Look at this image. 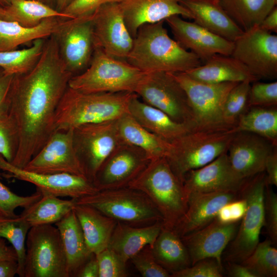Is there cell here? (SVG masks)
I'll list each match as a JSON object with an SVG mask.
<instances>
[{
  "mask_svg": "<svg viewBox=\"0 0 277 277\" xmlns=\"http://www.w3.org/2000/svg\"><path fill=\"white\" fill-rule=\"evenodd\" d=\"M72 76L61 60L52 35L46 39L35 66L14 75L6 99L19 135L12 165L24 168L54 131L55 112Z\"/></svg>",
  "mask_w": 277,
  "mask_h": 277,
  "instance_id": "6da1fadb",
  "label": "cell"
},
{
  "mask_svg": "<svg viewBox=\"0 0 277 277\" xmlns=\"http://www.w3.org/2000/svg\"><path fill=\"white\" fill-rule=\"evenodd\" d=\"M201 61L170 37L164 21L140 27L126 60L145 73L186 72L200 66Z\"/></svg>",
  "mask_w": 277,
  "mask_h": 277,
  "instance_id": "7a4b0ae2",
  "label": "cell"
},
{
  "mask_svg": "<svg viewBox=\"0 0 277 277\" xmlns=\"http://www.w3.org/2000/svg\"><path fill=\"white\" fill-rule=\"evenodd\" d=\"M135 93H83L69 86L55 112L54 131L78 126L117 120L129 113L130 101Z\"/></svg>",
  "mask_w": 277,
  "mask_h": 277,
  "instance_id": "3957f363",
  "label": "cell"
},
{
  "mask_svg": "<svg viewBox=\"0 0 277 277\" xmlns=\"http://www.w3.org/2000/svg\"><path fill=\"white\" fill-rule=\"evenodd\" d=\"M128 187L148 197L161 214L164 227L173 229L187 210L188 199L183 183L165 157L150 160Z\"/></svg>",
  "mask_w": 277,
  "mask_h": 277,
  "instance_id": "277c9868",
  "label": "cell"
},
{
  "mask_svg": "<svg viewBox=\"0 0 277 277\" xmlns=\"http://www.w3.org/2000/svg\"><path fill=\"white\" fill-rule=\"evenodd\" d=\"M145 74L126 61L111 57L94 47L88 67L72 76L68 86L87 93H135Z\"/></svg>",
  "mask_w": 277,
  "mask_h": 277,
  "instance_id": "5b68a950",
  "label": "cell"
},
{
  "mask_svg": "<svg viewBox=\"0 0 277 277\" xmlns=\"http://www.w3.org/2000/svg\"><path fill=\"white\" fill-rule=\"evenodd\" d=\"M76 204L91 206L117 222L143 226L162 221L152 203L141 191L129 187L98 190L73 199Z\"/></svg>",
  "mask_w": 277,
  "mask_h": 277,
  "instance_id": "8992f818",
  "label": "cell"
},
{
  "mask_svg": "<svg viewBox=\"0 0 277 277\" xmlns=\"http://www.w3.org/2000/svg\"><path fill=\"white\" fill-rule=\"evenodd\" d=\"M234 133L231 130H192L170 142L166 159L182 183L187 173L208 164L227 151Z\"/></svg>",
  "mask_w": 277,
  "mask_h": 277,
  "instance_id": "52a82bcc",
  "label": "cell"
},
{
  "mask_svg": "<svg viewBox=\"0 0 277 277\" xmlns=\"http://www.w3.org/2000/svg\"><path fill=\"white\" fill-rule=\"evenodd\" d=\"M265 185L264 171L246 179L240 190V196L247 202V209L234 238L224 252V260L226 262L241 263L259 243L260 234L264 226Z\"/></svg>",
  "mask_w": 277,
  "mask_h": 277,
  "instance_id": "ba28073f",
  "label": "cell"
},
{
  "mask_svg": "<svg viewBox=\"0 0 277 277\" xmlns=\"http://www.w3.org/2000/svg\"><path fill=\"white\" fill-rule=\"evenodd\" d=\"M25 277H68L58 229L52 224L32 226L26 241Z\"/></svg>",
  "mask_w": 277,
  "mask_h": 277,
  "instance_id": "9c48e42d",
  "label": "cell"
},
{
  "mask_svg": "<svg viewBox=\"0 0 277 277\" xmlns=\"http://www.w3.org/2000/svg\"><path fill=\"white\" fill-rule=\"evenodd\" d=\"M173 74L189 100L194 116L193 130H231L224 121L223 110L228 93L238 83H206L195 80L184 72Z\"/></svg>",
  "mask_w": 277,
  "mask_h": 277,
  "instance_id": "30bf717a",
  "label": "cell"
},
{
  "mask_svg": "<svg viewBox=\"0 0 277 277\" xmlns=\"http://www.w3.org/2000/svg\"><path fill=\"white\" fill-rule=\"evenodd\" d=\"M135 93L145 103L164 112L174 121L187 124L193 129V111L187 95L173 73H146Z\"/></svg>",
  "mask_w": 277,
  "mask_h": 277,
  "instance_id": "8fae6325",
  "label": "cell"
},
{
  "mask_svg": "<svg viewBox=\"0 0 277 277\" xmlns=\"http://www.w3.org/2000/svg\"><path fill=\"white\" fill-rule=\"evenodd\" d=\"M117 120L86 124L73 129L75 151L86 177L92 182L103 162L123 142Z\"/></svg>",
  "mask_w": 277,
  "mask_h": 277,
  "instance_id": "7c38bea8",
  "label": "cell"
},
{
  "mask_svg": "<svg viewBox=\"0 0 277 277\" xmlns=\"http://www.w3.org/2000/svg\"><path fill=\"white\" fill-rule=\"evenodd\" d=\"M92 14L64 19L52 34L56 40L62 61L73 76L82 73L88 67L93 54Z\"/></svg>",
  "mask_w": 277,
  "mask_h": 277,
  "instance_id": "4fadbf2b",
  "label": "cell"
},
{
  "mask_svg": "<svg viewBox=\"0 0 277 277\" xmlns=\"http://www.w3.org/2000/svg\"><path fill=\"white\" fill-rule=\"evenodd\" d=\"M231 56L258 79L277 77V36L259 26L244 31L233 42Z\"/></svg>",
  "mask_w": 277,
  "mask_h": 277,
  "instance_id": "5bb4252c",
  "label": "cell"
},
{
  "mask_svg": "<svg viewBox=\"0 0 277 277\" xmlns=\"http://www.w3.org/2000/svg\"><path fill=\"white\" fill-rule=\"evenodd\" d=\"M23 168L45 174H69L86 177L74 148L73 129L54 131Z\"/></svg>",
  "mask_w": 277,
  "mask_h": 277,
  "instance_id": "9a60e30c",
  "label": "cell"
},
{
  "mask_svg": "<svg viewBox=\"0 0 277 277\" xmlns=\"http://www.w3.org/2000/svg\"><path fill=\"white\" fill-rule=\"evenodd\" d=\"M150 161L142 149L122 142L103 162L92 182L98 190L128 187Z\"/></svg>",
  "mask_w": 277,
  "mask_h": 277,
  "instance_id": "2e32d148",
  "label": "cell"
},
{
  "mask_svg": "<svg viewBox=\"0 0 277 277\" xmlns=\"http://www.w3.org/2000/svg\"><path fill=\"white\" fill-rule=\"evenodd\" d=\"M92 17L94 47L111 57L126 61L133 38L126 26L120 3L102 5Z\"/></svg>",
  "mask_w": 277,
  "mask_h": 277,
  "instance_id": "e0dca14e",
  "label": "cell"
},
{
  "mask_svg": "<svg viewBox=\"0 0 277 277\" xmlns=\"http://www.w3.org/2000/svg\"><path fill=\"white\" fill-rule=\"evenodd\" d=\"M0 169L7 172L9 177L29 182L42 192L58 197L78 199L98 191L86 177L69 174H45L28 171L12 165L1 154Z\"/></svg>",
  "mask_w": 277,
  "mask_h": 277,
  "instance_id": "ac0fdd59",
  "label": "cell"
},
{
  "mask_svg": "<svg viewBox=\"0 0 277 277\" xmlns=\"http://www.w3.org/2000/svg\"><path fill=\"white\" fill-rule=\"evenodd\" d=\"M245 180L240 178L232 169L226 151L208 164L187 173L182 183L188 199L191 195L201 193L239 192Z\"/></svg>",
  "mask_w": 277,
  "mask_h": 277,
  "instance_id": "d6986e66",
  "label": "cell"
},
{
  "mask_svg": "<svg viewBox=\"0 0 277 277\" xmlns=\"http://www.w3.org/2000/svg\"><path fill=\"white\" fill-rule=\"evenodd\" d=\"M275 147L260 135L238 132L229 144L227 154L234 172L245 180L265 171L267 158Z\"/></svg>",
  "mask_w": 277,
  "mask_h": 277,
  "instance_id": "ffe728a7",
  "label": "cell"
},
{
  "mask_svg": "<svg viewBox=\"0 0 277 277\" xmlns=\"http://www.w3.org/2000/svg\"><path fill=\"white\" fill-rule=\"evenodd\" d=\"M165 21L169 25L175 41L205 62L215 54L231 56L233 42L216 35L194 22L173 15Z\"/></svg>",
  "mask_w": 277,
  "mask_h": 277,
  "instance_id": "44dd1931",
  "label": "cell"
},
{
  "mask_svg": "<svg viewBox=\"0 0 277 277\" xmlns=\"http://www.w3.org/2000/svg\"><path fill=\"white\" fill-rule=\"evenodd\" d=\"M239 223L224 224L215 219L202 228L181 236L191 265L207 258L214 259L222 264L223 252L234 238Z\"/></svg>",
  "mask_w": 277,
  "mask_h": 277,
  "instance_id": "7402d4cb",
  "label": "cell"
},
{
  "mask_svg": "<svg viewBox=\"0 0 277 277\" xmlns=\"http://www.w3.org/2000/svg\"><path fill=\"white\" fill-rule=\"evenodd\" d=\"M181 0H123L120 3L126 26L134 38L141 26L165 21L173 15L193 16Z\"/></svg>",
  "mask_w": 277,
  "mask_h": 277,
  "instance_id": "603a6c76",
  "label": "cell"
},
{
  "mask_svg": "<svg viewBox=\"0 0 277 277\" xmlns=\"http://www.w3.org/2000/svg\"><path fill=\"white\" fill-rule=\"evenodd\" d=\"M240 197L239 192L216 191L189 196L186 211L173 230L180 237L206 226L224 205Z\"/></svg>",
  "mask_w": 277,
  "mask_h": 277,
  "instance_id": "cb8c5ba5",
  "label": "cell"
},
{
  "mask_svg": "<svg viewBox=\"0 0 277 277\" xmlns=\"http://www.w3.org/2000/svg\"><path fill=\"white\" fill-rule=\"evenodd\" d=\"M180 3L191 12L195 23L216 35L234 42L244 32L219 0H181Z\"/></svg>",
  "mask_w": 277,
  "mask_h": 277,
  "instance_id": "d4e9b609",
  "label": "cell"
},
{
  "mask_svg": "<svg viewBox=\"0 0 277 277\" xmlns=\"http://www.w3.org/2000/svg\"><path fill=\"white\" fill-rule=\"evenodd\" d=\"M128 112L143 127L169 142L193 130L190 125L177 122L164 112L141 101L135 93L130 101Z\"/></svg>",
  "mask_w": 277,
  "mask_h": 277,
  "instance_id": "484cf974",
  "label": "cell"
},
{
  "mask_svg": "<svg viewBox=\"0 0 277 277\" xmlns=\"http://www.w3.org/2000/svg\"><path fill=\"white\" fill-rule=\"evenodd\" d=\"M163 226L162 221L136 226L117 222L108 248L125 263L147 245L151 247Z\"/></svg>",
  "mask_w": 277,
  "mask_h": 277,
  "instance_id": "4316f807",
  "label": "cell"
},
{
  "mask_svg": "<svg viewBox=\"0 0 277 277\" xmlns=\"http://www.w3.org/2000/svg\"><path fill=\"white\" fill-rule=\"evenodd\" d=\"M184 73L195 80L211 84L244 81L253 83L259 80L239 61L222 54L214 55L205 64Z\"/></svg>",
  "mask_w": 277,
  "mask_h": 277,
  "instance_id": "83f0119b",
  "label": "cell"
},
{
  "mask_svg": "<svg viewBox=\"0 0 277 277\" xmlns=\"http://www.w3.org/2000/svg\"><path fill=\"white\" fill-rule=\"evenodd\" d=\"M73 210L89 251L96 254L108 248L117 222L89 205L75 204Z\"/></svg>",
  "mask_w": 277,
  "mask_h": 277,
  "instance_id": "f1b7e54d",
  "label": "cell"
},
{
  "mask_svg": "<svg viewBox=\"0 0 277 277\" xmlns=\"http://www.w3.org/2000/svg\"><path fill=\"white\" fill-rule=\"evenodd\" d=\"M55 225L59 230L64 247L68 277L76 276L92 253L87 247L81 227L73 210Z\"/></svg>",
  "mask_w": 277,
  "mask_h": 277,
  "instance_id": "f546056e",
  "label": "cell"
},
{
  "mask_svg": "<svg viewBox=\"0 0 277 277\" xmlns=\"http://www.w3.org/2000/svg\"><path fill=\"white\" fill-rule=\"evenodd\" d=\"M117 126L122 141L142 149L150 160L168 155L171 143L146 129L129 113L117 120Z\"/></svg>",
  "mask_w": 277,
  "mask_h": 277,
  "instance_id": "4dcf8cb0",
  "label": "cell"
},
{
  "mask_svg": "<svg viewBox=\"0 0 277 277\" xmlns=\"http://www.w3.org/2000/svg\"><path fill=\"white\" fill-rule=\"evenodd\" d=\"M64 19L50 17L33 27L23 26L16 22L0 19V52L15 50L23 44L53 34Z\"/></svg>",
  "mask_w": 277,
  "mask_h": 277,
  "instance_id": "1f68e13d",
  "label": "cell"
},
{
  "mask_svg": "<svg viewBox=\"0 0 277 277\" xmlns=\"http://www.w3.org/2000/svg\"><path fill=\"white\" fill-rule=\"evenodd\" d=\"M151 248L156 261L171 275L191 265L187 248L173 229L163 226Z\"/></svg>",
  "mask_w": 277,
  "mask_h": 277,
  "instance_id": "d6a6232c",
  "label": "cell"
},
{
  "mask_svg": "<svg viewBox=\"0 0 277 277\" xmlns=\"http://www.w3.org/2000/svg\"><path fill=\"white\" fill-rule=\"evenodd\" d=\"M54 17L71 19L38 0H10L7 6L0 7V19L27 27H35L44 19Z\"/></svg>",
  "mask_w": 277,
  "mask_h": 277,
  "instance_id": "836d02e7",
  "label": "cell"
},
{
  "mask_svg": "<svg viewBox=\"0 0 277 277\" xmlns=\"http://www.w3.org/2000/svg\"><path fill=\"white\" fill-rule=\"evenodd\" d=\"M231 131L253 133L277 146V106L248 107Z\"/></svg>",
  "mask_w": 277,
  "mask_h": 277,
  "instance_id": "e575fe53",
  "label": "cell"
},
{
  "mask_svg": "<svg viewBox=\"0 0 277 277\" xmlns=\"http://www.w3.org/2000/svg\"><path fill=\"white\" fill-rule=\"evenodd\" d=\"M42 193L41 197L20 214L31 227L55 224L72 211L75 205L73 199L63 200L50 193Z\"/></svg>",
  "mask_w": 277,
  "mask_h": 277,
  "instance_id": "d590c367",
  "label": "cell"
},
{
  "mask_svg": "<svg viewBox=\"0 0 277 277\" xmlns=\"http://www.w3.org/2000/svg\"><path fill=\"white\" fill-rule=\"evenodd\" d=\"M219 1L223 9L243 31L259 26L276 3V0Z\"/></svg>",
  "mask_w": 277,
  "mask_h": 277,
  "instance_id": "8d00e7d4",
  "label": "cell"
},
{
  "mask_svg": "<svg viewBox=\"0 0 277 277\" xmlns=\"http://www.w3.org/2000/svg\"><path fill=\"white\" fill-rule=\"evenodd\" d=\"M45 41V38H39L33 41L29 48L0 52V67L9 75L29 72L39 60Z\"/></svg>",
  "mask_w": 277,
  "mask_h": 277,
  "instance_id": "74e56055",
  "label": "cell"
},
{
  "mask_svg": "<svg viewBox=\"0 0 277 277\" xmlns=\"http://www.w3.org/2000/svg\"><path fill=\"white\" fill-rule=\"evenodd\" d=\"M31 227L21 215L13 217L0 215V236L6 239L16 252L18 264L17 274L20 277H25L26 241Z\"/></svg>",
  "mask_w": 277,
  "mask_h": 277,
  "instance_id": "f35d334b",
  "label": "cell"
},
{
  "mask_svg": "<svg viewBox=\"0 0 277 277\" xmlns=\"http://www.w3.org/2000/svg\"><path fill=\"white\" fill-rule=\"evenodd\" d=\"M268 239L259 242L252 252L241 263L256 277L277 276V249Z\"/></svg>",
  "mask_w": 277,
  "mask_h": 277,
  "instance_id": "ab89813d",
  "label": "cell"
},
{
  "mask_svg": "<svg viewBox=\"0 0 277 277\" xmlns=\"http://www.w3.org/2000/svg\"><path fill=\"white\" fill-rule=\"evenodd\" d=\"M251 83L249 81L238 83L230 90L226 97L223 107V116L225 123L231 130L248 108V98Z\"/></svg>",
  "mask_w": 277,
  "mask_h": 277,
  "instance_id": "60d3db41",
  "label": "cell"
},
{
  "mask_svg": "<svg viewBox=\"0 0 277 277\" xmlns=\"http://www.w3.org/2000/svg\"><path fill=\"white\" fill-rule=\"evenodd\" d=\"M19 135L16 125L11 116L6 101L0 107V154L12 163L17 154Z\"/></svg>",
  "mask_w": 277,
  "mask_h": 277,
  "instance_id": "b9f144b4",
  "label": "cell"
},
{
  "mask_svg": "<svg viewBox=\"0 0 277 277\" xmlns=\"http://www.w3.org/2000/svg\"><path fill=\"white\" fill-rule=\"evenodd\" d=\"M0 169V214L7 217L17 215L15 211L18 207L27 208L38 201L42 196L41 191L36 188V191L29 196L18 195L12 192L2 182Z\"/></svg>",
  "mask_w": 277,
  "mask_h": 277,
  "instance_id": "7bdbcfd3",
  "label": "cell"
},
{
  "mask_svg": "<svg viewBox=\"0 0 277 277\" xmlns=\"http://www.w3.org/2000/svg\"><path fill=\"white\" fill-rule=\"evenodd\" d=\"M277 106V82H253L249 91L248 108Z\"/></svg>",
  "mask_w": 277,
  "mask_h": 277,
  "instance_id": "ee69618b",
  "label": "cell"
},
{
  "mask_svg": "<svg viewBox=\"0 0 277 277\" xmlns=\"http://www.w3.org/2000/svg\"><path fill=\"white\" fill-rule=\"evenodd\" d=\"M143 277H170L171 274L155 259L150 245H147L130 259Z\"/></svg>",
  "mask_w": 277,
  "mask_h": 277,
  "instance_id": "f6af8a7d",
  "label": "cell"
},
{
  "mask_svg": "<svg viewBox=\"0 0 277 277\" xmlns=\"http://www.w3.org/2000/svg\"><path fill=\"white\" fill-rule=\"evenodd\" d=\"M99 268V277H126L125 263L116 253L108 248L95 254Z\"/></svg>",
  "mask_w": 277,
  "mask_h": 277,
  "instance_id": "bcb514c9",
  "label": "cell"
},
{
  "mask_svg": "<svg viewBox=\"0 0 277 277\" xmlns=\"http://www.w3.org/2000/svg\"><path fill=\"white\" fill-rule=\"evenodd\" d=\"M222 264L216 260L207 258L201 260L193 265L171 274L172 277H222Z\"/></svg>",
  "mask_w": 277,
  "mask_h": 277,
  "instance_id": "7dc6e473",
  "label": "cell"
},
{
  "mask_svg": "<svg viewBox=\"0 0 277 277\" xmlns=\"http://www.w3.org/2000/svg\"><path fill=\"white\" fill-rule=\"evenodd\" d=\"M269 239L277 242V194L270 186L265 185L264 191V226Z\"/></svg>",
  "mask_w": 277,
  "mask_h": 277,
  "instance_id": "c3c4849f",
  "label": "cell"
},
{
  "mask_svg": "<svg viewBox=\"0 0 277 277\" xmlns=\"http://www.w3.org/2000/svg\"><path fill=\"white\" fill-rule=\"evenodd\" d=\"M123 0H73L62 11L70 18L88 15L94 13L102 5L120 3Z\"/></svg>",
  "mask_w": 277,
  "mask_h": 277,
  "instance_id": "681fc988",
  "label": "cell"
},
{
  "mask_svg": "<svg viewBox=\"0 0 277 277\" xmlns=\"http://www.w3.org/2000/svg\"><path fill=\"white\" fill-rule=\"evenodd\" d=\"M266 185L277 186V147H275L267 158L265 165Z\"/></svg>",
  "mask_w": 277,
  "mask_h": 277,
  "instance_id": "f907efd6",
  "label": "cell"
},
{
  "mask_svg": "<svg viewBox=\"0 0 277 277\" xmlns=\"http://www.w3.org/2000/svg\"><path fill=\"white\" fill-rule=\"evenodd\" d=\"M228 205L232 222H239L247 209V204L246 200L240 196L239 199L228 203Z\"/></svg>",
  "mask_w": 277,
  "mask_h": 277,
  "instance_id": "816d5d0a",
  "label": "cell"
},
{
  "mask_svg": "<svg viewBox=\"0 0 277 277\" xmlns=\"http://www.w3.org/2000/svg\"><path fill=\"white\" fill-rule=\"evenodd\" d=\"M76 277H99V268L96 256L92 254L78 271Z\"/></svg>",
  "mask_w": 277,
  "mask_h": 277,
  "instance_id": "f5cc1de1",
  "label": "cell"
},
{
  "mask_svg": "<svg viewBox=\"0 0 277 277\" xmlns=\"http://www.w3.org/2000/svg\"><path fill=\"white\" fill-rule=\"evenodd\" d=\"M226 263V270L228 276L256 277L252 272L241 263Z\"/></svg>",
  "mask_w": 277,
  "mask_h": 277,
  "instance_id": "db71d44e",
  "label": "cell"
},
{
  "mask_svg": "<svg viewBox=\"0 0 277 277\" xmlns=\"http://www.w3.org/2000/svg\"><path fill=\"white\" fill-rule=\"evenodd\" d=\"M14 75L6 73L0 67V107L6 101Z\"/></svg>",
  "mask_w": 277,
  "mask_h": 277,
  "instance_id": "11a10c76",
  "label": "cell"
},
{
  "mask_svg": "<svg viewBox=\"0 0 277 277\" xmlns=\"http://www.w3.org/2000/svg\"><path fill=\"white\" fill-rule=\"evenodd\" d=\"M262 30L271 32H277V8L274 7L259 25Z\"/></svg>",
  "mask_w": 277,
  "mask_h": 277,
  "instance_id": "9f6ffc18",
  "label": "cell"
},
{
  "mask_svg": "<svg viewBox=\"0 0 277 277\" xmlns=\"http://www.w3.org/2000/svg\"><path fill=\"white\" fill-rule=\"evenodd\" d=\"M18 264L16 260H0V277H13L17 273Z\"/></svg>",
  "mask_w": 277,
  "mask_h": 277,
  "instance_id": "6f0895ef",
  "label": "cell"
},
{
  "mask_svg": "<svg viewBox=\"0 0 277 277\" xmlns=\"http://www.w3.org/2000/svg\"><path fill=\"white\" fill-rule=\"evenodd\" d=\"M17 260L16 252L12 246H8L5 239L0 236V260Z\"/></svg>",
  "mask_w": 277,
  "mask_h": 277,
  "instance_id": "680465c9",
  "label": "cell"
},
{
  "mask_svg": "<svg viewBox=\"0 0 277 277\" xmlns=\"http://www.w3.org/2000/svg\"><path fill=\"white\" fill-rule=\"evenodd\" d=\"M73 0H56L55 9L61 12L65 9V8Z\"/></svg>",
  "mask_w": 277,
  "mask_h": 277,
  "instance_id": "91938a15",
  "label": "cell"
},
{
  "mask_svg": "<svg viewBox=\"0 0 277 277\" xmlns=\"http://www.w3.org/2000/svg\"><path fill=\"white\" fill-rule=\"evenodd\" d=\"M40 2L55 8L56 0H38Z\"/></svg>",
  "mask_w": 277,
  "mask_h": 277,
  "instance_id": "94428289",
  "label": "cell"
},
{
  "mask_svg": "<svg viewBox=\"0 0 277 277\" xmlns=\"http://www.w3.org/2000/svg\"><path fill=\"white\" fill-rule=\"evenodd\" d=\"M10 0H0V7L7 6L10 4Z\"/></svg>",
  "mask_w": 277,
  "mask_h": 277,
  "instance_id": "6125c7cd",
  "label": "cell"
},
{
  "mask_svg": "<svg viewBox=\"0 0 277 277\" xmlns=\"http://www.w3.org/2000/svg\"><path fill=\"white\" fill-rule=\"evenodd\" d=\"M0 215H1V214H0Z\"/></svg>",
  "mask_w": 277,
  "mask_h": 277,
  "instance_id": "be15d7a7",
  "label": "cell"
}]
</instances>
